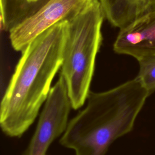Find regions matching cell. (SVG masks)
<instances>
[{"label": "cell", "mask_w": 155, "mask_h": 155, "mask_svg": "<svg viewBox=\"0 0 155 155\" xmlns=\"http://www.w3.org/2000/svg\"><path fill=\"white\" fill-rule=\"evenodd\" d=\"M63 20L38 36L21 51L0 107V125L6 135L21 137L37 117L61 68L67 32Z\"/></svg>", "instance_id": "6da1fadb"}, {"label": "cell", "mask_w": 155, "mask_h": 155, "mask_svg": "<svg viewBox=\"0 0 155 155\" xmlns=\"http://www.w3.org/2000/svg\"><path fill=\"white\" fill-rule=\"evenodd\" d=\"M150 94L136 77L102 92L90 91L86 107L68 121L60 143L75 155H105L130 133Z\"/></svg>", "instance_id": "7a4b0ae2"}, {"label": "cell", "mask_w": 155, "mask_h": 155, "mask_svg": "<svg viewBox=\"0 0 155 155\" xmlns=\"http://www.w3.org/2000/svg\"><path fill=\"white\" fill-rule=\"evenodd\" d=\"M105 18L99 0H90L67 19V32L61 66L71 107L81 108L87 99L96 59L102 44Z\"/></svg>", "instance_id": "3957f363"}, {"label": "cell", "mask_w": 155, "mask_h": 155, "mask_svg": "<svg viewBox=\"0 0 155 155\" xmlns=\"http://www.w3.org/2000/svg\"><path fill=\"white\" fill-rule=\"evenodd\" d=\"M71 108L65 82L60 74L51 88L34 134L22 155H46L51 143L65 131Z\"/></svg>", "instance_id": "277c9868"}, {"label": "cell", "mask_w": 155, "mask_h": 155, "mask_svg": "<svg viewBox=\"0 0 155 155\" xmlns=\"http://www.w3.org/2000/svg\"><path fill=\"white\" fill-rule=\"evenodd\" d=\"M90 0H48L12 28L9 39L13 48L22 51L38 36L52 26L67 20Z\"/></svg>", "instance_id": "5b68a950"}, {"label": "cell", "mask_w": 155, "mask_h": 155, "mask_svg": "<svg viewBox=\"0 0 155 155\" xmlns=\"http://www.w3.org/2000/svg\"><path fill=\"white\" fill-rule=\"evenodd\" d=\"M113 50L137 61L155 55V9L119 30Z\"/></svg>", "instance_id": "8992f818"}, {"label": "cell", "mask_w": 155, "mask_h": 155, "mask_svg": "<svg viewBox=\"0 0 155 155\" xmlns=\"http://www.w3.org/2000/svg\"><path fill=\"white\" fill-rule=\"evenodd\" d=\"M105 18L121 29L155 9V0H99Z\"/></svg>", "instance_id": "52a82bcc"}, {"label": "cell", "mask_w": 155, "mask_h": 155, "mask_svg": "<svg viewBox=\"0 0 155 155\" xmlns=\"http://www.w3.org/2000/svg\"><path fill=\"white\" fill-rule=\"evenodd\" d=\"M33 4L28 0H0L1 28L5 31L33 13Z\"/></svg>", "instance_id": "ba28073f"}, {"label": "cell", "mask_w": 155, "mask_h": 155, "mask_svg": "<svg viewBox=\"0 0 155 155\" xmlns=\"http://www.w3.org/2000/svg\"><path fill=\"white\" fill-rule=\"evenodd\" d=\"M139 70L136 78L151 94L155 90V55L138 61Z\"/></svg>", "instance_id": "9c48e42d"}, {"label": "cell", "mask_w": 155, "mask_h": 155, "mask_svg": "<svg viewBox=\"0 0 155 155\" xmlns=\"http://www.w3.org/2000/svg\"><path fill=\"white\" fill-rule=\"evenodd\" d=\"M28 1L33 4H35L39 1V0H28Z\"/></svg>", "instance_id": "30bf717a"}]
</instances>
